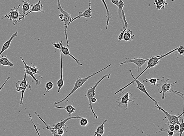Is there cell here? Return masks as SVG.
<instances>
[{
  "label": "cell",
  "instance_id": "obj_1",
  "mask_svg": "<svg viewBox=\"0 0 184 136\" xmlns=\"http://www.w3.org/2000/svg\"><path fill=\"white\" fill-rule=\"evenodd\" d=\"M111 64H110L109 65H108L107 66L104 67V68H103L102 69L100 70V71H97L96 73H93L92 75H89L88 76L86 77L85 78H81V77L78 76L77 77V80L76 81V82L74 84V87L73 88V89H72V90L70 92H69V93L67 95V96L65 97L64 99H62V100L59 101L57 102L56 101L54 102V104L55 105H58L59 104L62 102L65 101V100H66L67 99L69 96H71V95L72 94L74 93L75 92V91L77 90V89H78L79 88L81 87L86 82H87V81L90 78L93 76L95 75L96 74H99V73H100L104 70L107 69V68H109V67H111Z\"/></svg>",
  "mask_w": 184,
  "mask_h": 136
},
{
  "label": "cell",
  "instance_id": "obj_2",
  "mask_svg": "<svg viewBox=\"0 0 184 136\" xmlns=\"http://www.w3.org/2000/svg\"><path fill=\"white\" fill-rule=\"evenodd\" d=\"M111 74H107L106 75L103 76L102 78L99 80L97 81V82L96 83L95 85H93L92 87H91L89 89H87V93L85 95V96L88 98L89 101V108L90 109H91L92 113H93V116L96 119H98V116L95 113L94 110H93V107H92V103L91 102V99L92 98L95 97L96 95V88L98 86L100 83L105 78H109L111 77Z\"/></svg>",
  "mask_w": 184,
  "mask_h": 136
},
{
  "label": "cell",
  "instance_id": "obj_3",
  "mask_svg": "<svg viewBox=\"0 0 184 136\" xmlns=\"http://www.w3.org/2000/svg\"><path fill=\"white\" fill-rule=\"evenodd\" d=\"M130 73L132 77L133 78V80L129 84H128L127 85H125V86L123 87V88H121L120 89H119V90L117 91L116 92H115L114 94L116 95L117 94H118V93L119 92H123V89H125V88L128 87V86H129L130 85H132V84H133L134 82H136L137 85L136 88L137 89H138L139 90H140L141 92H143V93H144L145 94L146 96H148V97L150 98L151 100L153 101V102H155V104L157 105L158 104V102L157 101L155 100L154 98H153L148 93V92H147V91H146V89L145 88V85H143L142 83L140 81H139L137 79H136L135 78V77L133 75V74H132V71L131 70H129Z\"/></svg>",
  "mask_w": 184,
  "mask_h": 136
},
{
  "label": "cell",
  "instance_id": "obj_4",
  "mask_svg": "<svg viewBox=\"0 0 184 136\" xmlns=\"http://www.w3.org/2000/svg\"><path fill=\"white\" fill-rule=\"evenodd\" d=\"M178 47H179L174 49V50H171V51L168 52L166 53V54L161 55L152 56V57H150V59H149L148 60V62L147 66L145 69L144 70L142 71V72L141 73L136 77H135V78H136V79H138V78L139 77H140L145 72V71L147 70L148 69L150 68H154V67L156 66L159 64L160 60L161 59H162L164 58V57H166V56L169 55L171 54V53H173L174 52L177 51Z\"/></svg>",
  "mask_w": 184,
  "mask_h": 136
},
{
  "label": "cell",
  "instance_id": "obj_5",
  "mask_svg": "<svg viewBox=\"0 0 184 136\" xmlns=\"http://www.w3.org/2000/svg\"><path fill=\"white\" fill-rule=\"evenodd\" d=\"M170 78H167L166 81H164V82H162V83H161L160 84H157V85L159 87L158 92L160 94H162V96L161 99L162 100H164L165 99V93H171L173 92L179 95V96H180L181 97H182V96H181L180 94L182 95V96H183V94L182 93L177 92V91H174L173 89H171V85H175L178 82L176 81L175 82L173 83L170 84L169 83L167 82V81H169Z\"/></svg>",
  "mask_w": 184,
  "mask_h": 136
},
{
  "label": "cell",
  "instance_id": "obj_6",
  "mask_svg": "<svg viewBox=\"0 0 184 136\" xmlns=\"http://www.w3.org/2000/svg\"><path fill=\"white\" fill-rule=\"evenodd\" d=\"M58 9L59 10V12L62 13L64 15V18L63 20L62 21L64 22V32H65V38H66L67 45L68 47H69V42H68L67 29L68 26L69 25V23L73 19L72 15L70 13L64 10L63 8L61 6L60 3V0H58Z\"/></svg>",
  "mask_w": 184,
  "mask_h": 136
},
{
  "label": "cell",
  "instance_id": "obj_7",
  "mask_svg": "<svg viewBox=\"0 0 184 136\" xmlns=\"http://www.w3.org/2000/svg\"><path fill=\"white\" fill-rule=\"evenodd\" d=\"M22 3H21L17 7H14L11 9L10 12L7 14L2 16L1 19H8L9 20L12 21L13 22V25L14 26L17 25L18 22H19V20L21 17H23V15H21L19 12V9Z\"/></svg>",
  "mask_w": 184,
  "mask_h": 136
},
{
  "label": "cell",
  "instance_id": "obj_8",
  "mask_svg": "<svg viewBox=\"0 0 184 136\" xmlns=\"http://www.w3.org/2000/svg\"><path fill=\"white\" fill-rule=\"evenodd\" d=\"M155 107L156 108L158 109V110L161 111L163 113L164 115H165L166 117L165 119H167L168 120V123L170 124H172L175 125V124H179L180 125V123L179 121V119L182 117V114L184 113V110L182 112V113L179 115L176 116L175 115H171L166 111L163 108H162L158 104L155 105Z\"/></svg>",
  "mask_w": 184,
  "mask_h": 136
},
{
  "label": "cell",
  "instance_id": "obj_9",
  "mask_svg": "<svg viewBox=\"0 0 184 136\" xmlns=\"http://www.w3.org/2000/svg\"><path fill=\"white\" fill-rule=\"evenodd\" d=\"M26 75H27V74L24 71L23 80L18 81L16 83V85H19L22 89L21 97L20 104H19L20 106H21L23 104L24 96L25 92L28 89H30L31 88V86L30 84L28 83L26 80V78H27Z\"/></svg>",
  "mask_w": 184,
  "mask_h": 136
},
{
  "label": "cell",
  "instance_id": "obj_10",
  "mask_svg": "<svg viewBox=\"0 0 184 136\" xmlns=\"http://www.w3.org/2000/svg\"><path fill=\"white\" fill-rule=\"evenodd\" d=\"M149 59L150 58L147 59H144L141 58V57H138V58L135 57L133 59H132L129 58H126L125 59V61H124L123 62L120 63L119 65L121 66L122 65V64H128L130 63H132L136 64L137 67L138 71H139V69H142V66L145 63L146 61H148Z\"/></svg>",
  "mask_w": 184,
  "mask_h": 136
},
{
  "label": "cell",
  "instance_id": "obj_11",
  "mask_svg": "<svg viewBox=\"0 0 184 136\" xmlns=\"http://www.w3.org/2000/svg\"><path fill=\"white\" fill-rule=\"evenodd\" d=\"M91 1L89 0V8L88 9H86L84 12H79V15L77 16L76 17L74 18H73L71 21L69 22V25L72 22L78 19H80L81 17H83L86 18L87 19H91L92 16V11L91 9Z\"/></svg>",
  "mask_w": 184,
  "mask_h": 136
},
{
  "label": "cell",
  "instance_id": "obj_12",
  "mask_svg": "<svg viewBox=\"0 0 184 136\" xmlns=\"http://www.w3.org/2000/svg\"><path fill=\"white\" fill-rule=\"evenodd\" d=\"M42 0H39V1L37 3L35 4V5H31V8L30 11L29 12L25 14V15L21 17L19 20V22H20L21 21L23 20L24 19L25 17L26 16H27L29 14L31 13L32 12H42L43 13H44V11L43 10V5L41 4V1Z\"/></svg>",
  "mask_w": 184,
  "mask_h": 136
},
{
  "label": "cell",
  "instance_id": "obj_13",
  "mask_svg": "<svg viewBox=\"0 0 184 136\" xmlns=\"http://www.w3.org/2000/svg\"><path fill=\"white\" fill-rule=\"evenodd\" d=\"M83 117H80V116H70L69 117L64 119L63 120H61V122H59L56 124L53 125V127H51V129L52 130H58V129L61 128H63V127H67L66 125V122L68 120L72 119H81L83 118Z\"/></svg>",
  "mask_w": 184,
  "mask_h": 136
},
{
  "label": "cell",
  "instance_id": "obj_14",
  "mask_svg": "<svg viewBox=\"0 0 184 136\" xmlns=\"http://www.w3.org/2000/svg\"><path fill=\"white\" fill-rule=\"evenodd\" d=\"M20 59L21 61L23 62V64H24L25 69L24 71L26 74H28V75L30 76L32 78L33 80L35 81L36 82V85H39L40 84V81H39L37 80V78L35 77L34 74H33L31 70V67L30 66H28L26 64L25 62L24 59L23 57H21Z\"/></svg>",
  "mask_w": 184,
  "mask_h": 136
},
{
  "label": "cell",
  "instance_id": "obj_15",
  "mask_svg": "<svg viewBox=\"0 0 184 136\" xmlns=\"http://www.w3.org/2000/svg\"><path fill=\"white\" fill-rule=\"evenodd\" d=\"M61 47L59 49L60 51L61 73L60 78L59 80L57 82V85H58V91H57V92L58 93H59L60 92L61 88H62L64 85V81L63 77V67H62V52H61Z\"/></svg>",
  "mask_w": 184,
  "mask_h": 136
},
{
  "label": "cell",
  "instance_id": "obj_16",
  "mask_svg": "<svg viewBox=\"0 0 184 136\" xmlns=\"http://www.w3.org/2000/svg\"><path fill=\"white\" fill-rule=\"evenodd\" d=\"M17 35L18 32L17 31L15 32V33H14L13 34H12L9 40L6 42L5 43H4V44L3 45L2 49H1V51H0V57L1 56V55L3 54V53L7 49L9 48L12 40H13V39H14L15 37L17 36Z\"/></svg>",
  "mask_w": 184,
  "mask_h": 136
},
{
  "label": "cell",
  "instance_id": "obj_17",
  "mask_svg": "<svg viewBox=\"0 0 184 136\" xmlns=\"http://www.w3.org/2000/svg\"><path fill=\"white\" fill-rule=\"evenodd\" d=\"M118 98H119L118 99H120V100H121V101L118 102V107H120V106L121 104H126V109H125V110H126L128 108V103L129 102H135V103L138 105V104L136 102H135L134 101L131 100L130 99V95L129 93H126L125 94V95H124V96H122V97H118Z\"/></svg>",
  "mask_w": 184,
  "mask_h": 136
},
{
  "label": "cell",
  "instance_id": "obj_18",
  "mask_svg": "<svg viewBox=\"0 0 184 136\" xmlns=\"http://www.w3.org/2000/svg\"><path fill=\"white\" fill-rule=\"evenodd\" d=\"M125 6V5L122 0H119V6L118 7V9H117V11L118 12V19L119 20L121 23H122V25H123V27L125 25H124L123 19H122V10Z\"/></svg>",
  "mask_w": 184,
  "mask_h": 136
},
{
  "label": "cell",
  "instance_id": "obj_19",
  "mask_svg": "<svg viewBox=\"0 0 184 136\" xmlns=\"http://www.w3.org/2000/svg\"><path fill=\"white\" fill-rule=\"evenodd\" d=\"M61 50L62 54H63L65 55L70 56L73 60H74L75 61H76L78 65L79 66L83 65V64L80 63V61H79V60H78L77 59L74 57V56H73L72 55L70 54L69 49H68V47H65V46L62 45L61 46Z\"/></svg>",
  "mask_w": 184,
  "mask_h": 136
},
{
  "label": "cell",
  "instance_id": "obj_20",
  "mask_svg": "<svg viewBox=\"0 0 184 136\" xmlns=\"http://www.w3.org/2000/svg\"><path fill=\"white\" fill-rule=\"evenodd\" d=\"M135 35L130 29H127L124 33L123 40L125 41H132Z\"/></svg>",
  "mask_w": 184,
  "mask_h": 136
},
{
  "label": "cell",
  "instance_id": "obj_21",
  "mask_svg": "<svg viewBox=\"0 0 184 136\" xmlns=\"http://www.w3.org/2000/svg\"><path fill=\"white\" fill-rule=\"evenodd\" d=\"M0 65L5 66L13 67L14 64L11 62L8 59L7 56L6 55L4 57L3 55H2V57L0 58Z\"/></svg>",
  "mask_w": 184,
  "mask_h": 136
},
{
  "label": "cell",
  "instance_id": "obj_22",
  "mask_svg": "<svg viewBox=\"0 0 184 136\" xmlns=\"http://www.w3.org/2000/svg\"><path fill=\"white\" fill-rule=\"evenodd\" d=\"M101 1H102V2L103 4L104 7H105L106 9V12H107L106 17H107V21L105 28L106 29H108L109 23L110 19L112 17V15L111 14V13H110L109 10L108 6H107V4L106 3L105 0H101Z\"/></svg>",
  "mask_w": 184,
  "mask_h": 136
},
{
  "label": "cell",
  "instance_id": "obj_23",
  "mask_svg": "<svg viewBox=\"0 0 184 136\" xmlns=\"http://www.w3.org/2000/svg\"><path fill=\"white\" fill-rule=\"evenodd\" d=\"M55 108L58 109H65L68 112V114L70 116L71 115L72 113H74L76 110V108L70 104L68 105L65 107H61V106H55Z\"/></svg>",
  "mask_w": 184,
  "mask_h": 136
},
{
  "label": "cell",
  "instance_id": "obj_24",
  "mask_svg": "<svg viewBox=\"0 0 184 136\" xmlns=\"http://www.w3.org/2000/svg\"><path fill=\"white\" fill-rule=\"evenodd\" d=\"M23 3V7H22V12L23 13V16L25 15L26 13L30 10L31 5L30 4V0H21Z\"/></svg>",
  "mask_w": 184,
  "mask_h": 136
},
{
  "label": "cell",
  "instance_id": "obj_25",
  "mask_svg": "<svg viewBox=\"0 0 184 136\" xmlns=\"http://www.w3.org/2000/svg\"><path fill=\"white\" fill-rule=\"evenodd\" d=\"M154 4L158 10L163 9L165 6L168 5L166 0H155Z\"/></svg>",
  "mask_w": 184,
  "mask_h": 136
},
{
  "label": "cell",
  "instance_id": "obj_26",
  "mask_svg": "<svg viewBox=\"0 0 184 136\" xmlns=\"http://www.w3.org/2000/svg\"><path fill=\"white\" fill-rule=\"evenodd\" d=\"M34 113H35L36 115H37V117H38L40 119V120H41V121L44 123V124H45L46 126H47V129L49 130L51 132L53 135L59 136L58 134V133H57V131H56V130H52V129H51V127H50V126H48V125L45 122H44V120H43V119H42V118L40 117L39 115L38 114V113H37V112H35Z\"/></svg>",
  "mask_w": 184,
  "mask_h": 136
},
{
  "label": "cell",
  "instance_id": "obj_27",
  "mask_svg": "<svg viewBox=\"0 0 184 136\" xmlns=\"http://www.w3.org/2000/svg\"><path fill=\"white\" fill-rule=\"evenodd\" d=\"M160 79L157 78H152L150 79H148V78H145V79H143L142 80L143 82H149L152 85H157V82L158 81L160 80Z\"/></svg>",
  "mask_w": 184,
  "mask_h": 136
},
{
  "label": "cell",
  "instance_id": "obj_28",
  "mask_svg": "<svg viewBox=\"0 0 184 136\" xmlns=\"http://www.w3.org/2000/svg\"><path fill=\"white\" fill-rule=\"evenodd\" d=\"M107 120H108L107 119L104 120V121L103 122L102 124L97 127V130H96V131L98 132V133L101 134L102 136L104 134V124L107 121Z\"/></svg>",
  "mask_w": 184,
  "mask_h": 136
},
{
  "label": "cell",
  "instance_id": "obj_29",
  "mask_svg": "<svg viewBox=\"0 0 184 136\" xmlns=\"http://www.w3.org/2000/svg\"><path fill=\"white\" fill-rule=\"evenodd\" d=\"M54 87V84L52 82H48L46 85L45 91L46 92L48 93Z\"/></svg>",
  "mask_w": 184,
  "mask_h": 136
},
{
  "label": "cell",
  "instance_id": "obj_30",
  "mask_svg": "<svg viewBox=\"0 0 184 136\" xmlns=\"http://www.w3.org/2000/svg\"><path fill=\"white\" fill-rule=\"evenodd\" d=\"M182 123L179 125V136H182L184 131V113L182 115Z\"/></svg>",
  "mask_w": 184,
  "mask_h": 136
},
{
  "label": "cell",
  "instance_id": "obj_31",
  "mask_svg": "<svg viewBox=\"0 0 184 136\" xmlns=\"http://www.w3.org/2000/svg\"><path fill=\"white\" fill-rule=\"evenodd\" d=\"M80 124L82 127H86L88 125L89 122L87 119L83 118L81 119Z\"/></svg>",
  "mask_w": 184,
  "mask_h": 136
},
{
  "label": "cell",
  "instance_id": "obj_32",
  "mask_svg": "<svg viewBox=\"0 0 184 136\" xmlns=\"http://www.w3.org/2000/svg\"><path fill=\"white\" fill-rule=\"evenodd\" d=\"M127 29L125 27H123V29L121 30V33H120V34H119V36H118V40H119V41L123 40L124 33H125V31H126Z\"/></svg>",
  "mask_w": 184,
  "mask_h": 136
},
{
  "label": "cell",
  "instance_id": "obj_33",
  "mask_svg": "<svg viewBox=\"0 0 184 136\" xmlns=\"http://www.w3.org/2000/svg\"><path fill=\"white\" fill-rule=\"evenodd\" d=\"M31 70L33 74H39L38 69L37 68V66H32L31 67Z\"/></svg>",
  "mask_w": 184,
  "mask_h": 136
},
{
  "label": "cell",
  "instance_id": "obj_34",
  "mask_svg": "<svg viewBox=\"0 0 184 136\" xmlns=\"http://www.w3.org/2000/svg\"><path fill=\"white\" fill-rule=\"evenodd\" d=\"M178 52L181 55H184V47L183 45L179 46L178 50H177Z\"/></svg>",
  "mask_w": 184,
  "mask_h": 136
},
{
  "label": "cell",
  "instance_id": "obj_35",
  "mask_svg": "<svg viewBox=\"0 0 184 136\" xmlns=\"http://www.w3.org/2000/svg\"><path fill=\"white\" fill-rule=\"evenodd\" d=\"M62 41L61 42H58L57 43H55L53 44L52 45L55 48L60 49L61 48V46L62 45Z\"/></svg>",
  "mask_w": 184,
  "mask_h": 136
},
{
  "label": "cell",
  "instance_id": "obj_36",
  "mask_svg": "<svg viewBox=\"0 0 184 136\" xmlns=\"http://www.w3.org/2000/svg\"><path fill=\"white\" fill-rule=\"evenodd\" d=\"M56 131L59 136H62L64 134V131L62 128L58 129L56 130Z\"/></svg>",
  "mask_w": 184,
  "mask_h": 136
},
{
  "label": "cell",
  "instance_id": "obj_37",
  "mask_svg": "<svg viewBox=\"0 0 184 136\" xmlns=\"http://www.w3.org/2000/svg\"><path fill=\"white\" fill-rule=\"evenodd\" d=\"M29 117H30V119L32 123H33V126H34V128L36 129V132H37V134H38V135L39 136H40V135L39 134V131H38V130H37V127H36V125L34 124V123H33L32 119L31 116L30 114H29Z\"/></svg>",
  "mask_w": 184,
  "mask_h": 136
},
{
  "label": "cell",
  "instance_id": "obj_38",
  "mask_svg": "<svg viewBox=\"0 0 184 136\" xmlns=\"http://www.w3.org/2000/svg\"><path fill=\"white\" fill-rule=\"evenodd\" d=\"M10 78V77H8L6 79V80L5 81V82L3 84V85H1V87H0V92H1V90H2V89H3L4 86H5L6 84V82H8V80H9Z\"/></svg>",
  "mask_w": 184,
  "mask_h": 136
},
{
  "label": "cell",
  "instance_id": "obj_39",
  "mask_svg": "<svg viewBox=\"0 0 184 136\" xmlns=\"http://www.w3.org/2000/svg\"><path fill=\"white\" fill-rule=\"evenodd\" d=\"M111 2L118 6H119V0H111Z\"/></svg>",
  "mask_w": 184,
  "mask_h": 136
},
{
  "label": "cell",
  "instance_id": "obj_40",
  "mask_svg": "<svg viewBox=\"0 0 184 136\" xmlns=\"http://www.w3.org/2000/svg\"><path fill=\"white\" fill-rule=\"evenodd\" d=\"M168 129L170 131L175 132V129H174V125L170 124L168 126Z\"/></svg>",
  "mask_w": 184,
  "mask_h": 136
},
{
  "label": "cell",
  "instance_id": "obj_41",
  "mask_svg": "<svg viewBox=\"0 0 184 136\" xmlns=\"http://www.w3.org/2000/svg\"><path fill=\"white\" fill-rule=\"evenodd\" d=\"M174 129H175V131H178L179 132V124H175L174 125Z\"/></svg>",
  "mask_w": 184,
  "mask_h": 136
},
{
  "label": "cell",
  "instance_id": "obj_42",
  "mask_svg": "<svg viewBox=\"0 0 184 136\" xmlns=\"http://www.w3.org/2000/svg\"><path fill=\"white\" fill-rule=\"evenodd\" d=\"M15 89H16L17 92H22V88L20 86H19V85H16Z\"/></svg>",
  "mask_w": 184,
  "mask_h": 136
},
{
  "label": "cell",
  "instance_id": "obj_43",
  "mask_svg": "<svg viewBox=\"0 0 184 136\" xmlns=\"http://www.w3.org/2000/svg\"><path fill=\"white\" fill-rule=\"evenodd\" d=\"M174 132L170 131H168V135L169 136H173L174 135Z\"/></svg>",
  "mask_w": 184,
  "mask_h": 136
},
{
  "label": "cell",
  "instance_id": "obj_44",
  "mask_svg": "<svg viewBox=\"0 0 184 136\" xmlns=\"http://www.w3.org/2000/svg\"><path fill=\"white\" fill-rule=\"evenodd\" d=\"M97 101V99L96 98L93 97L91 99V102L92 103H95Z\"/></svg>",
  "mask_w": 184,
  "mask_h": 136
},
{
  "label": "cell",
  "instance_id": "obj_45",
  "mask_svg": "<svg viewBox=\"0 0 184 136\" xmlns=\"http://www.w3.org/2000/svg\"><path fill=\"white\" fill-rule=\"evenodd\" d=\"M59 19L61 20V21H62V20H63V18H64V15L63 14H62V13H60V14L59 15Z\"/></svg>",
  "mask_w": 184,
  "mask_h": 136
},
{
  "label": "cell",
  "instance_id": "obj_46",
  "mask_svg": "<svg viewBox=\"0 0 184 136\" xmlns=\"http://www.w3.org/2000/svg\"><path fill=\"white\" fill-rule=\"evenodd\" d=\"M93 136H101V134H100V133H98V132L96 131L95 132V134Z\"/></svg>",
  "mask_w": 184,
  "mask_h": 136
},
{
  "label": "cell",
  "instance_id": "obj_47",
  "mask_svg": "<svg viewBox=\"0 0 184 136\" xmlns=\"http://www.w3.org/2000/svg\"><path fill=\"white\" fill-rule=\"evenodd\" d=\"M175 1V0H171V1H172V2H174V1Z\"/></svg>",
  "mask_w": 184,
  "mask_h": 136
}]
</instances>
